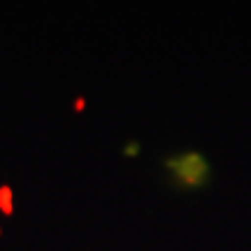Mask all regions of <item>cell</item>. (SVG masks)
<instances>
[{
	"instance_id": "cell-5",
	"label": "cell",
	"mask_w": 251,
	"mask_h": 251,
	"mask_svg": "<svg viewBox=\"0 0 251 251\" xmlns=\"http://www.w3.org/2000/svg\"><path fill=\"white\" fill-rule=\"evenodd\" d=\"M0 233H2V228H0Z\"/></svg>"
},
{
	"instance_id": "cell-3",
	"label": "cell",
	"mask_w": 251,
	"mask_h": 251,
	"mask_svg": "<svg viewBox=\"0 0 251 251\" xmlns=\"http://www.w3.org/2000/svg\"><path fill=\"white\" fill-rule=\"evenodd\" d=\"M124 153L128 156V158L137 156V153H140V144H137V142H128V144L124 147Z\"/></svg>"
},
{
	"instance_id": "cell-4",
	"label": "cell",
	"mask_w": 251,
	"mask_h": 251,
	"mask_svg": "<svg viewBox=\"0 0 251 251\" xmlns=\"http://www.w3.org/2000/svg\"><path fill=\"white\" fill-rule=\"evenodd\" d=\"M84 109H86V100L77 98V100H75V112H84Z\"/></svg>"
},
{
	"instance_id": "cell-1",
	"label": "cell",
	"mask_w": 251,
	"mask_h": 251,
	"mask_svg": "<svg viewBox=\"0 0 251 251\" xmlns=\"http://www.w3.org/2000/svg\"><path fill=\"white\" fill-rule=\"evenodd\" d=\"M170 181L181 191H196L212 181V165L200 151H184L163 161Z\"/></svg>"
},
{
	"instance_id": "cell-2",
	"label": "cell",
	"mask_w": 251,
	"mask_h": 251,
	"mask_svg": "<svg viewBox=\"0 0 251 251\" xmlns=\"http://www.w3.org/2000/svg\"><path fill=\"white\" fill-rule=\"evenodd\" d=\"M0 212L5 216L14 214V196H12V188H9L7 184L0 186Z\"/></svg>"
}]
</instances>
